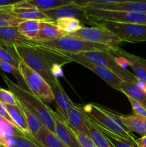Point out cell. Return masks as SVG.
Listing matches in <instances>:
<instances>
[{
	"label": "cell",
	"instance_id": "cell-1",
	"mask_svg": "<svg viewBox=\"0 0 146 147\" xmlns=\"http://www.w3.org/2000/svg\"><path fill=\"white\" fill-rule=\"evenodd\" d=\"M1 76L8 87L9 90L14 95L17 100L25 106L34 116H37L43 126H45L49 130L54 133L55 128L52 115L53 111L32 92L20 88L4 73H1Z\"/></svg>",
	"mask_w": 146,
	"mask_h": 147
},
{
	"label": "cell",
	"instance_id": "cell-2",
	"mask_svg": "<svg viewBox=\"0 0 146 147\" xmlns=\"http://www.w3.org/2000/svg\"><path fill=\"white\" fill-rule=\"evenodd\" d=\"M75 106L94 123L107 129L115 136L137 146L135 142L136 139H135L131 132L129 131L123 123L115 116L113 110L94 103H89L85 106L75 104Z\"/></svg>",
	"mask_w": 146,
	"mask_h": 147
},
{
	"label": "cell",
	"instance_id": "cell-3",
	"mask_svg": "<svg viewBox=\"0 0 146 147\" xmlns=\"http://www.w3.org/2000/svg\"><path fill=\"white\" fill-rule=\"evenodd\" d=\"M37 42L40 45L49 47L52 50L74 54L95 51L108 52L113 54L116 50H118L110 46L86 41L67 34H64L54 40L48 41H37Z\"/></svg>",
	"mask_w": 146,
	"mask_h": 147
},
{
	"label": "cell",
	"instance_id": "cell-4",
	"mask_svg": "<svg viewBox=\"0 0 146 147\" xmlns=\"http://www.w3.org/2000/svg\"><path fill=\"white\" fill-rule=\"evenodd\" d=\"M14 49L20 60L40 74L51 86L57 77L52 74L51 65L41 46L39 44L36 46H18Z\"/></svg>",
	"mask_w": 146,
	"mask_h": 147
},
{
	"label": "cell",
	"instance_id": "cell-5",
	"mask_svg": "<svg viewBox=\"0 0 146 147\" xmlns=\"http://www.w3.org/2000/svg\"><path fill=\"white\" fill-rule=\"evenodd\" d=\"M94 25L109 30L125 42H146V24L119 23L104 20H91Z\"/></svg>",
	"mask_w": 146,
	"mask_h": 147
},
{
	"label": "cell",
	"instance_id": "cell-6",
	"mask_svg": "<svg viewBox=\"0 0 146 147\" xmlns=\"http://www.w3.org/2000/svg\"><path fill=\"white\" fill-rule=\"evenodd\" d=\"M80 55L91 61L106 67L118 76L123 81H128L137 84L140 80L122 65L120 60L113 53L108 52H87Z\"/></svg>",
	"mask_w": 146,
	"mask_h": 147
},
{
	"label": "cell",
	"instance_id": "cell-7",
	"mask_svg": "<svg viewBox=\"0 0 146 147\" xmlns=\"http://www.w3.org/2000/svg\"><path fill=\"white\" fill-rule=\"evenodd\" d=\"M84 8L90 20H104L119 23L146 24V12L97 9L89 7Z\"/></svg>",
	"mask_w": 146,
	"mask_h": 147
},
{
	"label": "cell",
	"instance_id": "cell-8",
	"mask_svg": "<svg viewBox=\"0 0 146 147\" xmlns=\"http://www.w3.org/2000/svg\"><path fill=\"white\" fill-rule=\"evenodd\" d=\"M19 69L31 92L46 103H52L54 100L51 87L40 74L28 67L21 60Z\"/></svg>",
	"mask_w": 146,
	"mask_h": 147
},
{
	"label": "cell",
	"instance_id": "cell-9",
	"mask_svg": "<svg viewBox=\"0 0 146 147\" xmlns=\"http://www.w3.org/2000/svg\"><path fill=\"white\" fill-rule=\"evenodd\" d=\"M67 35L72 36L92 42L105 45L116 49L120 48V46L125 42L113 32L97 25L90 27L84 26L75 32Z\"/></svg>",
	"mask_w": 146,
	"mask_h": 147
},
{
	"label": "cell",
	"instance_id": "cell-10",
	"mask_svg": "<svg viewBox=\"0 0 146 147\" xmlns=\"http://www.w3.org/2000/svg\"><path fill=\"white\" fill-rule=\"evenodd\" d=\"M60 52L62 53L64 56L70 58L72 60V62H74V63L82 65V66L92 71L94 74L99 76L102 80H104L110 87L115 89V90H120V85L123 82V80H121L118 76H116L115 73L110 71V70L100 65L91 61L84 56L81 55L80 54H74V53H66V52L62 51Z\"/></svg>",
	"mask_w": 146,
	"mask_h": 147
},
{
	"label": "cell",
	"instance_id": "cell-11",
	"mask_svg": "<svg viewBox=\"0 0 146 147\" xmlns=\"http://www.w3.org/2000/svg\"><path fill=\"white\" fill-rule=\"evenodd\" d=\"M43 12L54 22L57 20L63 17H72L80 20L84 25L87 24L94 26V24L86 13L85 8L82 6L72 4L53 9L46 10L43 11Z\"/></svg>",
	"mask_w": 146,
	"mask_h": 147
},
{
	"label": "cell",
	"instance_id": "cell-12",
	"mask_svg": "<svg viewBox=\"0 0 146 147\" xmlns=\"http://www.w3.org/2000/svg\"><path fill=\"white\" fill-rule=\"evenodd\" d=\"M0 45L10 49L18 46H36L37 41L23 36L17 27H0Z\"/></svg>",
	"mask_w": 146,
	"mask_h": 147
},
{
	"label": "cell",
	"instance_id": "cell-13",
	"mask_svg": "<svg viewBox=\"0 0 146 147\" xmlns=\"http://www.w3.org/2000/svg\"><path fill=\"white\" fill-rule=\"evenodd\" d=\"M54 121V134L63 144L68 147H81L71 127L57 112L52 111Z\"/></svg>",
	"mask_w": 146,
	"mask_h": 147
},
{
	"label": "cell",
	"instance_id": "cell-14",
	"mask_svg": "<svg viewBox=\"0 0 146 147\" xmlns=\"http://www.w3.org/2000/svg\"><path fill=\"white\" fill-rule=\"evenodd\" d=\"M50 87L54 96V100H55L57 113L65 121H67L69 111L72 108L74 107V103L66 94L58 78H56Z\"/></svg>",
	"mask_w": 146,
	"mask_h": 147
},
{
	"label": "cell",
	"instance_id": "cell-15",
	"mask_svg": "<svg viewBox=\"0 0 146 147\" xmlns=\"http://www.w3.org/2000/svg\"><path fill=\"white\" fill-rule=\"evenodd\" d=\"M113 55L121 58L126 65L130 66L134 76L139 80L146 82V59L130 54L120 48L116 50Z\"/></svg>",
	"mask_w": 146,
	"mask_h": 147
},
{
	"label": "cell",
	"instance_id": "cell-16",
	"mask_svg": "<svg viewBox=\"0 0 146 147\" xmlns=\"http://www.w3.org/2000/svg\"><path fill=\"white\" fill-rule=\"evenodd\" d=\"M11 10L14 15L21 21L39 20V21L53 22L42 11H40V9L29 4L26 1L11 6Z\"/></svg>",
	"mask_w": 146,
	"mask_h": 147
},
{
	"label": "cell",
	"instance_id": "cell-17",
	"mask_svg": "<svg viewBox=\"0 0 146 147\" xmlns=\"http://www.w3.org/2000/svg\"><path fill=\"white\" fill-rule=\"evenodd\" d=\"M84 7L97 9L114 10V11L146 12V1H125V2L105 3V4H91Z\"/></svg>",
	"mask_w": 146,
	"mask_h": 147
},
{
	"label": "cell",
	"instance_id": "cell-18",
	"mask_svg": "<svg viewBox=\"0 0 146 147\" xmlns=\"http://www.w3.org/2000/svg\"><path fill=\"white\" fill-rule=\"evenodd\" d=\"M114 114L130 132H135L141 136H146V117L138 115H124L114 111Z\"/></svg>",
	"mask_w": 146,
	"mask_h": 147
},
{
	"label": "cell",
	"instance_id": "cell-19",
	"mask_svg": "<svg viewBox=\"0 0 146 147\" xmlns=\"http://www.w3.org/2000/svg\"><path fill=\"white\" fill-rule=\"evenodd\" d=\"M33 137L41 147H68L45 126H42Z\"/></svg>",
	"mask_w": 146,
	"mask_h": 147
},
{
	"label": "cell",
	"instance_id": "cell-20",
	"mask_svg": "<svg viewBox=\"0 0 146 147\" xmlns=\"http://www.w3.org/2000/svg\"><path fill=\"white\" fill-rule=\"evenodd\" d=\"M64 35L59 29L55 22L40 21V30L38 32L36 41H48Z\"/></svg>",
	"mask_w": 146,
	"mask_h": 147
},
{
	"label": "cell",
	"instance_id": "cell-21",
	"mask_svg": "<svg viewBox=\"0 0 146 147\" xmlns=\"http://www.w3.org/2000/svg\"><path fill=\"white\" fill-rule=\"evenodd\" d=\"M67 123L70 125L72 129L84 134L90 137V131L87 126L84 116L81 111L75 106L72 108L68 113V119Z\"/></svg>",
	"mask_w": 146,
	"mask_h": 147
},
{
	"label": "cell",
	"instance_id": "cell-22",
	"mask_svg": "<svg viewBox=\"0 0 146 147\" xmlns=\"http://www.w3.org/2000/svg\"><path fill=\"white\" fill-rule=\"evenodd\" d=\"M4 106L9 114L10 117L15 123L16 126L25 135L32 136L28 124H27V120L20 108L18 106H10V105H4Z\"/></svg>",
	"mask_w": 146,
	"mask_h": 147
},
{
	"label": "cell",
	"instance_id": "cell-23",
	"mask_svg": "<svg viewBox=\"0 0 146 147\" xmlns=\"http://www.w3.org/2000/svg\"><path fill=\"white\" fill-rule=\"evenodd\" d=\"M0 144L4 147H41L33 136L25 134L4 138Z\"/></svg>",
	"mask_w": 146,
	"mask_h": 147
},
{
	"label": "cell",
	"instance_id": "cell-24",
	"mask_svg": "<svg viewBox=\"0 0 146 147\" xmlns=\"http://www.w3.org/2000/svg\"><path fill=\"white\" fill-rule=\"evenodd\" d=\"M84 116L87 126L90 131V137L93 141L97 147H113V145L110 143L105 135L93 123L91 119L87 116L84 113L81 111Z\"/></svg>",
	"mask_w": 146,
	"mask_h": 147
},
{
	"label": "cell",
	"instance_id": "cell-25",
	"mask_svg": "<svg viewBox=\"0 0 146 147\" xmlns=\"http://www.w3.org/2000/svg\"><path fill=\"white\" fill-rule=\"evenodd\" d=\"M119 91L124 93L126 96H130L137 100L146 109V93L140 90L135 83L123 80Z\"/></svg>",
	"mask_w": 146,
	"mask_h": 147
},
{
	"label": "cell",
	"instance_id": "cell-26",
	"mask_svg": "<svg viewBox=\"0 0 146 147\" xmlns=\"http://www.w3.org/2000/svg\"><path fill=\"white\" fill-rule=\"evenodd\" d=\"M56 24L64 34H70L80 30L84 24L77 19L72 17H63L55 21Z\"/></svg>",
	"mask_w": 146,
	"mask_h": 147
},
{
	"label": "cell",
	"instance_id": "cell-27",
	"mask_svg": "<svg viewBox=\"0 0 146 147\" xmlns=\"http://www.w3.org/2000/svg\"><path fill=\"white\" fill-rule=\"evenodd\" d=\"M40 21L39 20H24L17 26L18 31L27 38L35 40L40 30Z\"/></svg>",
	"mask_w": 146,
	"mask_h": 147
},
{
	"label": "cell",
	"instance_id": "cell-28",
	"mask_svg": "<svg viewBox=\"0 0 146 147\" xmlns=\"http://www.w3.org/2000/svg\"><path fill=\"white\" fill-rule=\"evenodd\" d=\"M26 1L42 11L73 4V0H27Z\"/></svg>",
	"mask_w": 146,
	"mask_h": 147
},
{
	"label": "cell",
	"instance_id": "cell-29",
	"mask_svg": "<svg viewBox=\"0 0 146 147\" xmlns=\"http://www.w3.org/2000/svg\"><path fill=\"white\" fill-rule=\"evenodd\" d=\"M11 7H0V27H17L21 20L14 15Z\"/></svg>",
	"mask_w": 146,
	"mask_h": 147
},
{
	"label": "cell",
	"instance_id": "cell-30",
	"mask_svg": "<svg viewBox=\"0 0 146 147\" xmlns=\"http://www.w3.org/2000/svg\"><path fill=\"white\" fill-rule=\"evenodd\" d=\"M17 106L20 108V109L22 111L23 114L24 115V117H25L26 120H27V124H28L29 128L31 135H32V136H34L37 133V131L41 129L42 126H43L42 124V123L40 122V121L39 120L37 116H34L32 113H31L19 101H18L17 100Z\"/></svg>",
	"mask_w": 146,
	"mask_h": 147
},
{
	"label": "cell",
	"instance_id": "cell-31",
	"mask_svg": "<svg viewBox=\"0 0 146 147\" xmlns=\"http://www.w3.org/2000/svg\"><path fill=\"white\" fill-rule=\"evenodd\" d=\"M92 121L93 123H94V124L95 125V126H97V127L98 128V129H100V130L101 131L104 135H105L107 140L110 142V143L113 145V147H137L135 146V145L133 144L130 143V142H127V141L125 140V139H121V138L118 137V136H115V135L113 134V133H111L110 131H107V129H104V128L102 127L101 126H100V125L94 123L92 120Z\"/></svg>",
	"mask_w": 146,
	"mask_h": 147
},
{
	"label": "cell",
	"instance_id": "cell-32",
	"mask_svg": "<svg viewBox=\"0 0 146 147\" xmlns=\"http://www.w3.org/2000/svg\"><path fill=\"white\" fill-rule=\"evenodd\" d=\"M0 60L8 62L11 65L19 68L20 59L17 55L15 49H10L0 45Z\"/></svg>",
	"mask_w": 146,
	"mask_h": 147
},
{
	"label": "cell",
	"instance_id": "cell-33",
	"mask_svg": "<svg viewBox=\"0 0 146 147\" xmlns=\"http://www.w3.org/2000/svg\"><path fill=\"white\" fill-rule=\"evenodd\" d=\"M0 134L2 139H4L10 136L24 135V134L15 126L0 117Z\"/></svg>",
	"mask_w": 146,
	"mask_h": 147
},
{
	"label": "cell",
	"instance_id": "cell-34",
	"mask_svg": "<svg viewBox=\"0 0 146 147\" xmlns=\"http://www.w3.org/2000/svg\"><path fill=\"white\" fill-rule=\"evenodd\" d=\"M0 103L4 105L17 106V101L14 95L10 90L0 88Z\"/></svg>",
	"mask_w": 146,
	"mask_h": 147
},
{
	"label": "cell",
	"instance_id": "cell-35",
	"mask_svg": "<svg viewBox=\"0 0 146 147\" xmlns=\"http://www.w3.org/2000/svg\"><path fill=\"white\" fill-rule=\"evenodd\" d=\"M70 126V125H69ZM71 127V126H70ZM73 133L75 135L76 138L78 140L79 143H80L81 147H97L95 145V144L93 142V141L92 140L91 138L89 137L88 136H87L84 134L82 133V132L78 131L75 130V129H72L71 127Z\"/></svg>",
	"mask_w": 146,
	"mask_h": 147
},
{
	"label": "cell",
	"instance_id": "cell-36",
	"mask_svg": "<svg viewBox=\"0 0 146 147\" xmlns=\"http://www.w3.org/2000/svg\"><path fill=\"white\" fill-rule=\"evenodd\" d=\"M146 1V0H73V4L85 7L91 4H105V3L125 2V1Z\"/></svg>",
	"mask_w": 146,
	"mask_h": 147
},
{
	"label": "cell",
	"instance_id": "cell-37",
	"mask_svg": "<svg viewBox=\"0 0 146 147\" xmlns=\"http://www.w3.org/2000/svg\"><path fill=\"white\" fill-rule=\"evenodd\" d=\"M126 97L127 98L129 102L130 103L132 109H133V111L134 112V114L146 117V109H145L144 106L142 104H140L137 100L132 98L130 96H126Z\"/></svg>",
	"mask_w": 146,
	"mask_h": 147
},
{
	"label": "cell",
	"instance_id": "cell-38",
	"mask_svg": "<svg viewBox=\"0 0 146 147\" xmlns=\"http://www.w3.org/2000/svg\"><path fill=\"white\" fill-rule=\"evenodd\" d=\"M0 117L2 118V119H5L6 121H7L8 122H9L10 123H11L12 125L16 126L15 123L13 121V120L11 119V118L10 117L9 114L7 112V109H6L5 106H4V104H2L1 103H0ZM17 127V126H16Z\"/></svg>",
	"mask_w": 146,
	"mask_h": 147
},
{
	"label": "cell",
	"instance_id": "cell-39",
	"mask_svg": "<svg viewBox=\"0 0 146 147\" xmlns=\"http://www.w3.org/2000/svg\"><path fill=\"white\" fill-rule=\"evenodd\" d=\"M25 1L27 0H0V7H9Z\"/></svg>",
	"mask_w": 146,
	"mask_h": 147
},
{
	"label": "cell",
	"instance_id": "cell-40",
	"mask_svg": "<svg viewBox=\"0 0 146 147\" xmlns=\"http://www.w3.org/2000/svg\"><path fill=\"white\" fill-rule=\"evenodd\" d=\"M137 147H146V136L135 139Z\"/></svg>",
	"mask_w": 146,
	"mask_h": 147
},
{
	"label": "cell",
	"instance_id": "cell-41",
	"mask_svg": "<svg viewBox=\"0 0 146 147\" xmlns=\"http://www.w3.org/2000/svg\"><path fill=\"white\" fill-rule=\"evenodd\" d=\"M1 139H2V137H1V134H0V142H1Z\"/></svg>",
	"mask_w": 146,
	"mask_h": 147
},
{
	"label": "cell",
	"instance_id": "cell-42",
	"mask_svg": "<svg viewBox=\"0 0 146 147\" xmlns=\"http://www.w3.org/2000/svg\"><path fill=\"white\" fill-rule=\"evenodd\" d=\"M0 147H4V146H3L2 145H1V144H0Z\"/></svg>",
	"mask_w": 146,
	"mask_h": 147
}]
</instances>
